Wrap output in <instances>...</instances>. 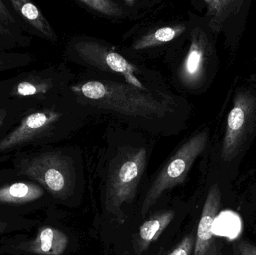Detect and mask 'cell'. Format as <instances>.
<instances>
[{
	"mask_svg": "<svg viewBox=\"0 0 256 255\" xmlns=\"http://www.w3.org/2000/svg\"><path fill=\"white\" fill-rule=\"evenodd\" d=\"M93 106L130 117L154 118L168 110L164 103L130 84L109 81H90L73 88Z\"/></svg>",
	"mask_w": 256,
	"mask_h": 255,
	"instance_id": "1",
	"label": "cell"
},
{
	"mask_svg": "<svg viewBox=\"0 0 256 255\" xmlns=\"http://www.w3.org/2000/svg\"><path fill=\"white\" fill-rule=\"evenodd\" d=\"M147 162L144 148H127L120 151L110 169L106 187V208L118 214L126 203H130L136 194Z\"/></svg>",
	"mask_w": 256,
	"mask_h": 255,
	"instance_id": "2",
	"label": "cell"
},
{
	"mask_svg": "<svg viewBox=\"0 0 256 255\" xmlns=\"http://www.w3.org/2000/svg\"><path fill=\"white\" fill-rule=\"evenodd\" d=\"M208 139L207 132L198 133L182 145L173 155L146 194L142 207V215H146L166 190L184 182L194 162L206 149Z\"/></svg>",
	"mask_w": 256,
	"mask_h": 255,
	"instance_id": "3",
	"label": "cell"
},
{
	"mask_svg": "<svg viewBox=\"0 0 256 255\" xmlns=\"http://www.w3.org/2000/svg\"><path fill=\"white\" fill-rule=\"evenodd\" d=\"M20 172L32 178L60 199L68 197L74 189L76 176L73 165L68 157L58 153H44L25 160Z\"/></svg>",
	"mask_w": 256,
	"mask_h": 255,
	"instance_id": "4",
	"label": "cell"
},
{
	"mask_svg": "<svg viewBox=\"0 0 256 255\" xmlns=\"http://www.w3.org/2000/svg\"><path fill=\"white\" fill-rule=\"evenodd\" d=\"M78 56L84 62L104 71L118 73L130 85L146 91L142 82L136 76V68L122 55L94 41L79 42L75 45Z\"/></svg>",
	"mask_w": 256,
	"mask_h": 255,
	"instance_id": "5",
	"label": "cell"
},
{
	"mask_svg": "<svg viewBox=\"0 0 256 255\" xmlns=\"http://www.w3.org/2000/svg\"><path fill=\"white\" fill-rule=\"evenodd\" d=\"M255 103L254 97L246 93L239 94L236 97L234 107L228 115L222 145V157L226 161H230L238 154L249 128Z\"/></svg>",
	"mask_w": 256,
	"mask_h": 255,
	"instance_id": "6",
	"label": "cell"
},
{
	"mask_svg": "<svg viewBox=\"0 0 256 255\" xmlns=\"http://www.w3.org/2000/svg\"><path fill=\"white\" fill-rule=\"evenodd\" d=\"M222 206V192L218 184L210 187L196 237L194 255H218L214 225Z\"/></svg>",
	"mask_w": 256,
	"mask_h": 255,
	"instance_id": "7",
	"label": "cell"
},
{
	"mask_svg": "<svg viewBox=\"0 0 256 255\" xmlns=\"http://www.w3.org/2000/svg\"><path fill=\"white\" fill-rule=\"evenodd\" d=\"M60 116L58 112L49 110L28 115L14 130L0 141V151H7L34 140L56 122Z\"/></svg>",
	"mask_w": 256,
	"mask_h": 255,
	"instance_id": "8",
	"label": "cell"
},
{
	"mask_svg": "<svg viewBox=\"0 0 256 255\" xmlns=\"http://www.w3.org/2000/svg\"><path fill=\"white\" fill-rule=\"evenodd\" d=\"M208 52V41L204 32L196 29L192 37L190 48L184 61L180 77L190 86L200 83L206 71Z\"/></svg>",
	"mask_w": 256,
	"mask_h": 255,
	"instance_id": "9",
	"label": "cell"
},
{
	"mask_svg": "<svg viewBox=\"0 0 256 255\" xmlns=\"http://www.w3.org/2000/svg\"><path fill=\"white\" fill-rule=\"evenodd\" d=\"M69 238L60 229L42 228L37 237L20 245V250L39 255H62L67 250Z\"/></svg>",
	"mask_w": 256,
	"mask_h": 255,
	"instance_id": "10",
	"label": "cell"
},
{
	"mask_svg": "<svg viewBox=\"0 0 256 255\" xmlns=\"http://www.w3.org/2000/svg\"><path fill=\"white\" fill-rule=\"evenodd\" d=\"M174 211L156 212L140 227L137 239V253L141 254L156 241L174 218Z\"/></svg>",
	"mask_w": 256,
	"mask_h": 255,
	"instance_id": "11",
	"label": "cell"
},
{
	"mask_svg": "<svg viewBox=\"0 0 256 255\" xmlns=\"http://www.w3.org/2000/svg\"><path fill=\"white\" fill-rule=\"evenodd\" d=\"M10 2L14 10L33 28L49 40H56L54 28L36 4L28 0H12Z\"/></svg>",
	"mask_w": 256,
	"mask_h": 255,
	"instance_id": "12",
	"label": "cell"
},
{
	"mask_svg": "<svg viewBox=\"0 0 256 255\" xmlns=\"http://www.w3.org/2000/svg\"><path fill=\"white\" fill-rule=\"evenodd\" d=\"M43 195V189L37 184L15 183L0 188V203H27L37 200Z\"/></svg>",
	"mask_w": 256,
	"mask_h": 255,
	"instance_id": "13",
	"label": "cell"
},
{
	"mask_svg": "<svg viewBox=\"0 0 256 255\" xmlns=\"http://www.w3.org/2000/svg\"><path fill=\"white\" fill-rule=\"evenodd\" d=\"M186 29V27L182 25L162 27L142 37L135 43L134 49L136 50H141L168 43L182 35Z\"/></svg>",
	"mask_w": 256,
	"mask_h": 255,
	"instance_id": "14",
	"label": "cell"
},
{
	"mask_svg": "<svg viewBox=\"0 0 256 255\" xmlns=\"http://www.w3.org/2000/svg\"><path fill=\"white\" fill-rule=\"evenodd\" d=\"M78 2L105 16L115 17L122 16L123 13L120 4L110 0H80Z\"/></svg>",
	"mask_w": 256,
	"mask_h": 255,
	"instance_id": "15",
	"label": "cell"
},
{
	"mask_svg": "<svg viewBox=\"0 0 256 255\" xmlns=\"http://www.w3.org/2000/svg\"><path fill=\"white\" fill-rule=\"evenodd\" d=\"M50 85L48 83L24 81L16 86L15 92L18 95L27 97V96L36 95L44 94L49 90Z\"/></svg>",
	"mask_w": 256,
	"mask_h": 255,
	"instance_id": "16",
	"label": "cell"
},
{
	"mask_svg": "<svg viewBox=\"0 0 256 255\" xmlns=\"http://www.w3.org/2000/svg\"><path fill=\"white\" fill-rule=\"evenodd\" d=\"M14 24V19L8 9L2 1H0V34H10L12 27Z\"/></svg>",
	"mask_w": 256,
	"mask_h": 255,
	"instance_id": "17",
	"label": "cell"
},
{
	"mask_svg": "<svg viewBox=\"0 0 256 255\" xmlns=\"http://www.w3.org/2000/svg\"><path fill=\"white\" fill-rule=\"evenodd\" d=\"M196 237L192 234L185 237L168 255H192L194 253Z\"/></svg>",
	"mask_w": 256,
	"mask_h": 255,
	"instance_id": "18",
	"label": "cell"
},
{
	"mask_svg": "<svg viewBox=\"0 0 256 255\" xmlns=\"http://www.w3.org/2000/svg\"><path fill=\"white\" fill-rule=\"evenodd\" d=\"M240 255H256V246L248 241H240L238 245Z\"/></svg>",
	"mask_w": 256,
	"mask_h": 255,
	"instance_id": "19",
	"label": "cell"
},
{
	"mask_svg": "<svg viewBox=\"0 0 256 255\" xmlns=\"http://www.w3.org/2000/svg\"><path fill=\"white\" fill-rule=\"evenodd\" d=\"M7 116V112L4 109H0V127L4 124V120Z\"/></svg>",
	"mask_w": 256,
	"mask_h": 255,
	"instance_id": "20",
	"label": "cell"
},
{
	"mask_svg": "<svg viewBox=\"0 0 256 255\" xmlns=\"http://www.w3.org/2000/svg\"><path fill=\"white\" fill-rule=\"evenodd\" d=\"M6 227H7V224L4 222L1 221L0 220V234L2 233V232H4L6 230Z\"/></svg>",
	"mask_w": 256,
	"mask_h": 255,
	"instance_id": "21",
	"label": "cell"
},
{
	"mask_svg": "<svg viewBox=\"0 0 256 255\" xmlns=\"http://www.w3.org/2000/svg\"><path fill=\"white\" fill-rule=\"evenodd\" d=\"M1 64H2V61H0V65H1Z\"/></svg>",
	"mask_w": 256,
	"mask_h": 255,
	"instance_id": "22",
	"label": "cell"
}]
</instances>
